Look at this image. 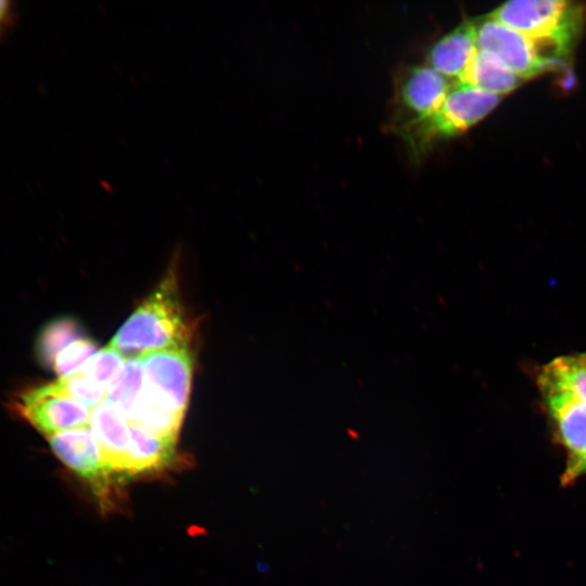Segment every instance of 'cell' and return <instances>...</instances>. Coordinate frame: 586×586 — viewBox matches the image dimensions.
Segmentation results:
<instances>
[{
    "label": "cell",
    "instance_id": "1",
    "mask_svg": "<svg viewBox=\"0 0 586 586\" xmlns=\"http://www.w3.org/2000/svg\"><path fill=\"white\" fill-rule=\"evenodd\" d=\"M488 15L523 34L551 72L561 68L573 52L586 10L572 1L513 0Z\"/></svg>",
    "mask_w": 586,
    "mask_h": 586
},
{
    "label": "cell",
    "instance_id": "2",
    "mask_svg": "<svg viewBox=\"0 0 586 586\" xmlns=\"http://www.w3.org/2000/svg\"><path fill=\"white\" fill-rule=\"evenodd\" d=\"M189 339L177 276L171 269L117 330L107 346L125 358H137L153 352L188 347Z\"/></svg>",
    "mask_w": 586,
    "mask_h": 586
},
{
    "label": "cell",
    "instance_id": "3",
    "mask_svg": "<svg viewBox=\"0 0 586 586\" xmlns=\"http://www.w3.org/2000/svg\"><path fill=\"white\" fill-rule=\"evenodd\" d=\"M499 101V95L455 82L433 113L403 126L395 133L402 138L410 155L421 160L438 142L455 138L476 125Z\"/></svg>",
    "mask_w": 586,
    "mask_h": 586
},
{
    "label": "cell",
    "instance_id": "4",
    "mask_svg": "<svg viewBox=\"0 0 586 586\" xmlns=\"http://www.w3.org/2000/svg\"><path fill=\"white\" fill-rule=\"evenodd\" d=\"M144 375V395L162 409L183 418L191 388L193 359L188 347L137 357Z\"/></svg>",
    "mask_w": 586,
    "mask_h": 586
},
{
    "label": "cell",
    "instance_id": "5",
    "mask_svg": "<svg viewBox=\"0 0 586 586\" xmlns=\"http://www.w3.org/2000/svg\"><path fill=\"white\" fill-rule=\"evenodd\" d=\"M454 84L425 63L404 68L396 78L387 129L396 132L433 113Z\"/></svg>",
    "mask_w": 586,
    "mask_h": 586
},
{
    "label": "cell",
    "instance_id": "6",
    "mask_svg": "<svg viewBox=\"0 0 586 586\" xmlns=\"http://www.w3.org/2000/svg\"><path fill=\"white\" fill-rule=\"evenodd\" d=\"M48 441L54 455L90 484L101 507L110 508L114 474L89 425L49 435Z\"/></svg>",
    "mask_w": 586,
    "mask_h": 586
},
{
    "label": "cell",
    "instance_id": "7",
    "mask_svg": "<svg viewBox=\"0 0 586 586\" xmlns=\"http://www.w3.org/2000/svg\"><path fill=\"white\" fill-rule=\"evenodd\" d=\"M538 388L555 432L568 453L562 484H570L586 474V409L559 391Z\"/></svg>",
    "mask_w": 586,
    "mask_h": 586
},
{
    "label": "cell",
    "instance_id": "8",
    "mask_svg": "<svg viewBox=\"0 0 586 586\" xmlns=\"http://www.w3.org/2000/svg\"><path fill=\"white\" fill-rule=\"evenodd\" d=\"M20 413L40 433L49 436L89 425L90 410L59 393L52 383L23 392L17 398Z\"/></svg>",
    "mask_w": 586,
    "mask_h": 586
},
{
    "label": "cell",
    "instance_id": "9",
    "mask_svg": "<svg viewBox=\"0 0 586 586\" xmlns=\"http://www.w3.org/2000/svg\"><path fill=\"white\" fill-rule=\"evenodd\" d=\"M473 22L477 49L496 55L523 80L550 72L523 34L491 15Z\"/></svg>",
    "mask_w": 586,
    "mask_h": 586
},
{
    "label": "cell",
    "instance_id": "10",
    "mask_svg": "<svg viewBox=\"0 0 586 586\" xmlns=\"http://www.w3.org/2000/svg\"><path fill=\"white\" fill-rule=\"evenodd\" d=\"M476 50L474 22L463 21L432 43L425 64L453 82H461Z\"/></svg>",
    "mask_w": 586,
    "mask_h": 586
},
{
    "label": "cell",
    "instance_id": "11",
    "mask_svg": "<svg viewBox=\"0 0 586 586\" xmlns=\"http://www.w3.org/2000/svg\"><path fill=\"white\" fill-rule=\"evenodd\" d=\"M89 428L95 436L104 461L114 475H125L130 443L129 424L107 399L90 412Z\"/></svg>",
    "mask_w": 586,
    "mask_h": 586
},
{
    "label": "cell",
    "instance_id": "12",
    "mask_svg": "<svg viewBox=\"0 0 586 586\" xmlns=\"http://www.w3.org/2000/svg\"><path fill=\"white\" fill-rule=\"evenodd\" d=\"M129 431L126 476L162 470L170 464L176 454L177 440L156 435L137 424H129Z\"/></svg>",
    "mask_w": 586,
    "mask_h": 586
},
{
    "label": "cell",
    "instance_id": "13",
    "mask_svg": "<svg viewBox=\"0 0 586 586\" xmlns=\"http://www.w3.org/2000/svg\"><path fill=\"white\" fill-rule=\"evenodd\" d=\"M523 81L496 55L480 49L474 53L461 80L499 97L512 92Z\"/></svg>",
    "mask_w": 586,
    "mask_h": 586
},
{
    "label": "cell",
    "instance_id": "14",
    "mask_svg": "<svg viewBox=\"0 0 586 586\" xmlns=\"http://www.w3.org/2000/svg\"><path fill=\"white\" fill-rule=\"evenodd\" d=\"M144 388V375L139 358H126L124 366L107 391L106 399L128 421Z\"/></svg>",
    "mask_w": 586,
    "mask_h": 586
},
{
    "label": "cell",
    "instance_id": "15",
    "mask_svg": "<svg viewBox=\"0 0 586 586\" xmlns=\"http://www.w3.org/2000/svg\"><path fill=\"white\" fill-rule=\"evenodd\" d=\"M79 337L81 328L74 318L61 317L48 322L36 342V355L40 365L52 368L58 354Z\"/></svg>",
    "mask_w": 586,
    "mask_h": 586
},
{
    "label": "cell",
    "instance_id": "16",
    "mask_svg": "<svg viewBox=\"0 0 586 586\" xmlns=\"http://www.w3.org/2000/svg\"><path fill=\"white\" fill-rule=\"evenodd\" d=\"M125 359L120 353L106 345L86 361L79 373L107 393L118 377Z\"/></svg>",
    "mask_w": 586,
    "mask_h": 586
},
{
    "label": "cell",
    "instance_id": "17",
    "mask_svg": "<svg viewBox=\"0 0 586 586\" xmlns=\"http://www.w3.org/2000/svg\"><path fill=\"white\" fill-rule=\"evenodd\" d=\"M52 385L59 393L79 403L90 411L106 399V391L79 372L67 378H59L52 382Z\"/></svg>",
    "mask_w": 586,
    "mask_h": 586
},
{
    "label": "cell",
    "instance_id": "18",
    "mask_svg": "<svg viewBox=\"0 0 586 586\" xmlns=\"http://www.w3.org/2000/svg\"><path fill=\"white\" fill-rule=\"evenodd\" d=\"M98 351V344L92 339L81 336L58 354L52 369L60 378L74 375Z\"/></svg>",
    "mask_w": 586,
    "mask_h": 586
},
{
    "label": "cell",
    "instance_id": "19",
    "mask_svg": "<svg viewBox=\"0 0 586 586\" xmlns=\"http://www.w3.org/2000/svg\"><path fill=\"white\" fill-rule=\"evenodd\" d=\"M17 21V9L11 0H0V40L11 33Z\"/></svg>",
    "mask_w": 586,
    "mask_h": 586
},
{
    "label": "cell",
    "instance_id": "20",
    "mask_svg": "<svg viewBox=\"0 0 586 586\" xmlns=\"http://www.w3.org/2000/svg\"><path fill=\"white\" fill-rule=\"evenodd\" d=\"M581 356H582V359H583V361H584V364L586 366V353L581 354Z\"/></svg>",
    "mask_w": 586,
    "mask_h": 586
}]
</instances>
